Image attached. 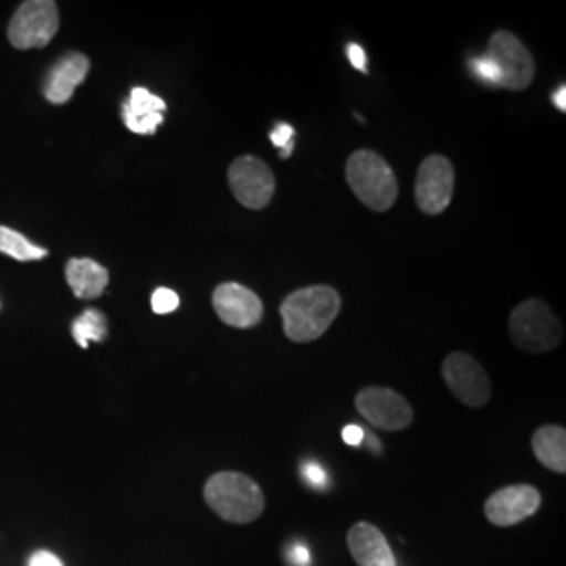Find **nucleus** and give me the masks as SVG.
I'll list each match as a JSON object with an SVG mask.
<instances>
[{
    "label": "nucleus",
    "mask_w": 566,
    "mask_h": 566,
    "mask_svg": "<svg viewBox=\"0 0 566 566\" xmlns=\"http://www.w3.org/2000/svg\"><path fill=\"white\" fill-rule=\"evenodd\" d=\"M365 430L361 426L348 424L343 430V441L348 447H359L364 443Z\"/></svg>",
    "instance_id": "obj_26"
},
{
    "label": "nucleus",
    "mask_w": 566,
    "mask_h": 566,
    "mask_svg": "<svg viewBox=\"0 0 566 566\" xmlns=\"http://www.w3.org/2000/svg\"><path fill=\"white\" fill-rule=\"evenodd\" d=\"M552 102H554V105H556L560 112H566V86H560V88L554 93Z\"/></svg>",
    "instance_id": "obj_28"
},
{
    "label": "nucleus",
    "mask_w": 566,
    "mask_h": 566,
    "mask_svg": "<svg viewBox=\"0 0 566 566\" xmlns=\"http://www.w3.org/2000/svg\"><path fill=\"white\" fill-rule=\"evenodd\" d=\"M72 334L82 348H86L88 343H102L107 338V319L97 308H86L72 325Z\"/></svg>",
    "instance_id": "obj_19"
},
{
    "label": "nucleus",
    "mask_w": 566,
    "mask_h": 566,
    "mask_svg": "<svg viewBox=\"0 0 566 566\" xmlns=\"http://www.w3.org/2000/svg\"><path fill=\"white\" fill-rule=\"evenodd\" d=\"M0 252L15 259V261H42L49 252L36 245V243L25 240L21 233L9 229V227H0Z\"/></svg>",
    "instance_id": "obj_18"
},
{
    "label": "nucleus",
    "mask_w": 566,
    "mask_h": 566,
    "mask_svg": "<svg viewBox=\"0 0 566 566\" xmlns=\"http://www.w3.org/2000/svg\"><path fill=\"white\" fill-rule=\"evenodd\" d=\"M229 187L242 206L263 210L273 200L275 175L261 158L240 156L229 166Z\"/></svg>",
    "instance_id": "obj_7"
},
{
    "label": "nucleus",
    "mask_w": 566,
    "mask_h": 566,
    "mask_svg": "<svg viewBox=\"0 0 566 566\" xmlns=\"http://www.w3.org/2000/svg\"><path fill=\"white\" fill-rule=\"evenodd\" d=\"M355 407L361 418L380 430L399 432L413 422V409L407 403V399L382 386H369L359 390L355 397Z\"/></svg>",
    "instance_id": "obj_8"
},
{
    "label": "nucleus",
    "mask_w": 566,
    "mask_h": 566,
    "mask_svg": "<svg viewBox=\"0 0 566 566\" xmlns=\"http://www.w3.org/2000/svg\"><path fill=\"white\" fill-rule=\"evenodd\" d=\"M340 308L343 298L332 285L301 287L280 306L283 332L292 343H313L329 329Z\"/></svg>",
    "instance_id": "obj_1"
},
{
    "label": "nucleus",
    "mask_w": 566,
    "mask_h": 566,
    "mask_svg": "<svg viewBox=\"0 0 566 566\" xmlns=\"http://www.w3.org/2000/svg\"><path fill=\"white\" fill-rule=\"evenodd\" d=\"M346 546L353 560L359 566H397L390 544L378 526L369 523L350 526L346 535Z\"/></svg>",
    "instance_id": "obj_13"
},
{
    "label": "nucleus",
    "mask_w": 566,
    "mask_h": 566,
    "mask_svg": "<svg viewBox=\"0 0 566 566\" xmlns=\"http://www.w3.org/2000/svg\"><path fill=\"white\" fill-rule=\"evenodd\" d=\"M303 474L306 483H311L313 486H325V483H327V472H325L322 465L315 464V462L304 464Z\"/></svg>",
    "instance_id": "obj_23"
},
{
    "label": "nucleus",
    "mask_w": 566,
    "mask_h": 566,
    "mask_svg": "<svg viewBox=\"0 0 566 566\" xmlns=\"http://www.w3.org/2000/svg\"><path fill=\"white\" fill-rule=\"evenodd\" d=\"M510 336L526 353H547L563 343V325L544 301L531 298L510 315Z\"/></svg>",
    "instance_id": "obj_4"
},
{
    "label": "nucleus",
    "mask_w": 566,
    "mask_h": 566,
    "mask_svg": "<svg viewBox=\"0 0 566 566\" xmlns=\"http://www.w3.org/2000/svg\"><path fill=\"white\" fill-rule=\"evenodd\" d=\"M531 447L535 458L556 474L566 472V430L563 426H542L535 430Z\"/></svg>",
    "instance_id": "obj_17"
},
{
    "label": "nucleus",
    "mask_w": 566,
    "mask_h": 566,
    "mask_svg": "<svg viewBox=\"0 0 566 566\" xmlns=\"http://www.w3.org/2000/svg\"><path fill=\"white\" fill-rule=\"evenodd\" d=\"M30 566H63L61 565L60 558L46 549H41L36 554H32L30 558Z\"/></svg>",
    "instance_id": "obj_27"
},
{
    "label": "nucleus",
    "mask_w": 566,
    "mask_h": 566,
    "mask_svg": "<svg viewBox=\"0 0 566 566\" xmlns=\"http://www.w3.org/2000/svg\"><path fill=\"white\" fill-rule=\"evenodd\" d=\"M60 30V11L53 0H28L9 23V42L20 49H42Z\"/></svg>",
    "instance_id": "obj_5"
},
{
    "label": "nucleus",
    "mask_w": 566,
    "mask_h": 566,
    "mask_svg": "<svg viewBox=\"0 0 566 566\" xmlns=\"http://www.w3.org/2000/svg\"><path fill=\"white\" fill-rule=\"evenodd\" d=\"M486 57L497 65L502 88L523 91L535 78L533 55L528 53L525 42H521L512 32L497 30L489 41Z\"/></svg>",
    "instance_id": "obj_6"
},
{
    "label": "nucleus",
    "mask_w": 566,
    "mask_h": 566,
    "mask_svg": "<svg viewBox=\"0 0 566 566\" xmlns=\"http://www.w3.org/2000/svg\"><path fill=\"white\" fill-rule=\"evenodd\" d=\"M88 70H91V61L82 53H67L65 57H61L44 82L46 102L55 105L70 102L76 86L86 78Z\"/></svg>",
    "instance_id": "obj_14"
},
{
    "label": "nucleus",
    "mask_w": 566,
    "mask_h": 566,
    "mask_svg": "<svg viewBox=\"0 0 566 566\" xmlns=\"http://www.w3.org/2000/svg\"><path fill=\"white\" fill-rule=\"evenodd\" d=\"M346 182L353 193L374 212L390 210L397 196L399 182L382 156L359 149L346 163Z\"/></svg>",
    "instance_id": "obj_3"
},
{
    "label": "nucleus",
    "mask_w": 566,
    "mask_h": 566,
    "mask_svg": "<svg viewBox=\"0 0 566 566\" xmlns=\"http://www.w3.org/2000/svg\"><path fill=\"white\" fill-rule=\"evenodd\" d=\"M179 294L177 292H172V290H168V287H158L156 292H154V296H151V308H154V313H158V315H168V313H175L177 308H179Z\"/></svg>",
    "instance_id": "obj_20"
},
{
    "label": "nucleus",
    "mask_w": 566,
    "mask_h": 566,
    "mask_svg": "<svg viewBox=\"0 0 566 566\" xmlns=\"http://www.w3.org/2000/svg\"><path fill=\"white\" fill-rule=\"evenodd\" d=\"M470 67H472V72H474V76H476L479 81L500 86V82H502L500 70H497V65L489 60L486 55H481V57L470 61Z\"/></svg>",
    "instance_id": "obj_21"
},
{
    "label": "nucleus",
    "mask_w": 566,
    "mask_h": 566,
    "mask_svg": "<svg viewBox=\"0 0 566 566\" xmlns=\"http://www.w3.org/2000/svg\"><path fill=\"white\" fill-rule=\"evenodd\" d=\"M287 560L294 566H308L311 565V552H308V547L296 544L287 549Z\"/></svg>",
    "instance_id": "obj_25"
},
{
    "label": "nucleus",
    "mask_w": 566,
    "mask_h": 566,
    "mask_svg": "<svg viewBox=\"0 0 566 566\" xmlns=\"http://www.w3.org/2000/svg\"><path fill=\"white\" fill-rule=\"evenodd\" d=\"M346 55H348V61H350V65H353L355 70H359V72H367V55H365L364 46H361V44H357V42L348 44Z\"/></svg>",
    "instance_id": "obj_24"
},
{
    "label": "nucleus",
    "mask_w": 566,
    "mask_h": 566,
    "mask_svg": "<svg viewBox=\"0 0 566 566\" xmlns=\"http://www.w3.org/2000/svg\"><path fill=\"white\" fill-rule=\"evenodd\" d=\"M443 378L458 401L483 407L491 399V380L485 367L465 353H451L443 361Z\"/></svg>",
    "instance_id": "obj_10"
},
{
    "label": "nucleus",
    "mask_w": 566,
    "mask_h": 566,
    "mask_svg": "<svg viewBox=\"0 0 566 566\" xmlns=\"http://www.w3.org/2000/svg\"><path fill=\"white\" fill-rule=\"evenodd\" d=\"M212 306L219 319L231 327L250 329L263 319V301L242 283H221L212 294Z\"/></svg>",
    "instance_id": "obj_11"
},
{
    "label": "nucleus",
    "mask_w": 566,
    "mask_h": 566,
    "mask_svg": "<svg viewBox=\"0 0 566 566\" xmlns=\"http://www.w3.org/2000/svg\"><path fill=\"white\" fill-rule=\"evenodd\" d=\"M65 280L76 294V298L93 301L105 292L109 283V273L93 259H72L65 266Z\"/></svg>",
    "instance_id": "obj_16"
},
{
    "label": "nucleus",
    "mask_w": 566,
    "mask_h": 566,
    "mask_svg": "<svg viewBox=\"0 0 566 566\" xmlns=\"http://www.w3.org/2000/svg\"><path fill=\"white\" fill-rule=\"evenodd\" d=\"M369 439V446H371V449L376 451V453H380V441L376 439V437H367Z\"/></svg>",
    "instance_id": "obj_29"
},
{
    "label": "nucleus",
    "mask_w": 566,
    "mask_h": 566,
    "mask_svg": "<svg viewBox=\"0 0 566 566\" xmlns=\"http://www.w3.org/2000/svg\"><path fill=\"white\" fill-rule=\"evenodd\" d=\"M166 102L147 88H133L128 102L122 105V118L130 133L154 135L163 124Z\"/></svg>",
    "instance_id": "obj_15"
},
{
    "label": "nucleus",
    "mask_w": 566,
    "mask_h": 566,
    "mask_svg": "<svg viewBox=\"0 0 566 566\" xmlns=\"http://www.w3.org/2000/svg\"><path fill=\"white\" fill-rule=\"evenodd\" d=\"M455 189V170L446 156H428L418 168L416 177V202L418 208L430 214H443Z\"/></svg>",
    "instance_id": "obj_9"
},
{
    "label": "nucleus",
    "mask_w": 566,
    "mask_h": 566,
    "mask_svg": "<svg viewBox=\"0 0 566 566\" xmlns=\"http://www.w3.org/2000/svg\"><path fill=\"white\" fill-rule=\"evenodd\" d=\"M203 500L212 512L233 525L254 523L264 512L263 489L242 472H217L203 485Z\"/></svg>",
    "instance_id": "obj_2"
},
{
    "label": "nucleus",
    "mask_w": 566,
    "mask_h": 566,
    "mask_svg": "<svg viewBox=\"0 0 566 566\" xmlns=\"http://www.w3.org/2000/svg\"><path fill=\"white\" fill-rule=\"evenodd\" d=\"M542 506V493L533 485H510L489 495L485 516L491 525L512 526L531 518Z\"/></svg>",
    "instance_id": "obj_12"
},
{
    "label": "nucleus",
    "mask_w": 566,
    "mask_h": 566,
    "mask_svg": "<svg viewBox=\"0 0 566 566\" xmlns=\"http://www.w3.org/2000/svg\"><path fill=\"white\" fill-rule=\"evenodd\" d=\"M269 137H271V143H273L275 147L282 149V160H287V158L292 156V151H294V142H292L294 128H292V124H277V126L271 130Z\"/></svg>",
    "instance_id": "obj_22"
}]
</instances>
